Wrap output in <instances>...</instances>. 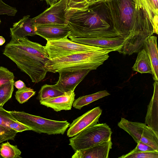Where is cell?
<instances>
[{"mask_svg":"<svg viewBox=\"0 0 158 158\" xmlns=\"http://www.w3.org/2000/svg\"><path fill=\"white\" fill-rule=\"evenodd\" d=\"M135 148L129 153L149 152L156 151L148 145L140 141L138 142Z\"/></svg>","mask_w":158,"mask_h":158,"instance_id":"30","label":"cell"},{"mask_svg":"<svg viewBox=\"0 0 158 158\" xmlns=\"http://www.w3.org/2000/svg\"><path fill=\"white\" fill-rule=\"evenodd\" d=\"M45 48L50 59L77 53L89 52L105 49L74 42L68 37L47 41Z\"/></svg>","mask_w":158,"mask_h":158,"instance_id":"6","label":"cell"},{"mask_svg":"<svg viewBox=\"0 0 158 158\" xmlns=\"http://www.w3.org/2000/svg\"><path fill=\"white\" fill-rule=\"evenodd\" d=\"M112 131L106 123H97L87 128L69 139L74 151L86 149L111 138Z\"/></svg>","mask_w":158,"mask_h":158,"instance_id":"5","label":"cell"},{"mask_svg":"<svg viewBox=\"0 0 158 158\" xmlns=\"http://www.w3.org/2000/svg\"><path fill=\"white\" fill-rule=\"evenodd\" d=\"M70 38H113L120 33L123 22L117 0H98L66 13Z\"/></svg>","mask_w":158,"mask_h":158,"instance_id":"1","label":"cell"},{"mask_svg":"<svg viewBox=\"0 0 158 158\" xmlns=\"http://www.w3.org/2000/svg\"><path fill=\"white\" fill-rule=\"evenodd\" d=\"M135 1L139 7L143 8L147 12L152 24H155L156 23V20L154 15L149 0H135Z\"/></svg>","mask_w":158,"mask_h":158,"instance_id":"27","label":"cell"},{"mask_svg":"<svg viewBox=\"0 0 158 158\" xmlns=\"http://www.w3.org/2000/svg\"><path fill=\"white\" fill-rule=\"evenodd\" d=\"M112 143L111 139L98 143L90 148L77 150L72 158H108Z\"/></svg>","mask_w":158,"mask_h":158,"instance_id":"13","label":"cell"},{"mask_svg":"<svg viewBox=\"0 0 158 158\" xmlns=\"http://www.w3.org/2000/svg\"><path fill=\"white\" fill-rule=\"evenodd\" d=\"M110 94L106 90H104L93 94L82 96L74 101L73 106L76 109L80 110L84 106Z\"/></svg>","mask_w":158,"mask_h":158,"instance_id":"20","label":"cell"},{"mask_svg":"<svg viewBox=\"0 0 158 158\" xmlns=\"http://www.w3.org/2000/svg\"><path fill=\"white\" fill-rule=\"evenodd\" d=\"M55 84L53 85L45 84L43 85L39 90L37 98L39 101L54 98L64 94Z\"/></svg>","mask_w":158,"mask_h":158,"instance_id":"21","label":"cell"},{"mask_svg":"<svg viewBox=\"0 0 158 158\" xmlns=\"http://www.w3.org/2000/svg\"><path fill=\"white\" fill-rule=\"evenodd\" d=\"M119 158H158V151L128 153L118 157Z\"/></svg>","mask_w":158,"mask_h":158,"instance_id":"25","label":"cell"},{"mask_svg":"<svg viewBox=\"0 0 158 158\" xmlns=\"http://www.w3.org/2000/svg\"><path fill=\"white\" fill-rule=\"evenodd\" d=\"M102 110L99 107L90 110L74 120L69 125L67 135L73 137L98 122Z\"/></svg>","mask_w":158,"mask_h":158,"instance_id":"9","label":"cell"},{"mask_svg":"<svg viewBox=\"0 0 158 158\" xmlns=\"http://www.w3.org/2000/svg\"><path fill=\"white\" fill-rule=\"evenodd\" d=\"M69 8V0H60L41 14L32 18L33 25H67L66 13Z\"/></svg>","mask_w":158,"mask_h":158,"instance_id":"8","label":"cell"},{"mask_svg":"<svg viewBox=\"0 0 158 158\" xmlns=\"http://www.w3.org/2000/svg\"><path fill=\"white\" fill-rule=\"evenodd\" d=\"M5 38L2 36H0V46L3 44L5 42Z\"/></svg>","mask_w":158,"mask_h":158,"instance_id":"34","label":"cell"},{"mask_svg":"<svg viewBox=\"0 0 158 158\" xmlns=\"http://www.w3.org/2000/svg\"><path fill=\"white\" fill-rule=\"evenodd\" d=\"M17 12L16 8L6 4L2 0H0V15H6L15 16Z\"/></svg>","mask_w":158,"mask_h":158,"instance_id":"29","label":"cell"},{"mask_svg":"<svg viewBox=\"0 0 158 158\" xmlns=\"http://www.w3.org/2000/svg\"><path fill=\"white\" fill-rule=\"evenodd\" d=\"M35 94V92L33 89L26 86L18 89L15 92V96L16 99L20 104H23L27 102Z\"/></svg>","mask_w":158,"mask_h":158,"instance_id":"24","label":"cell"},{"mask_svg":"<svg viewBox=\"0 0 158 158\" xmlns=\"http://www.w3.org/2000/svg\"><path fill=\"white\" fill-rule=\"evenodd\" d=\"M69 38L72 41L77 43L118 52L122 48L123 42V39L119 36L113 38Z\"/></svg>","mask_w":158,"mask_h":158,"instance_id":"11","label":"cell"},{"mask_svg":"<svg viewBox=\"0 0 158 158\" xmlns=\"http://www.w3.org/2000/svg\"><path fill=\"white\" fill-rule=\"evenodd\" d=\"M135 64L132 67L134 71L141 73H152L151 63L148 56L144 48L138 52Z\"/></svg>","mask_w":158,"mask_h":158,"instance_id":"19","label":"cell"},{"mask_svg":"<svg viewBox=\"0 0 158 158\" xmlns=\"http://www.w3.org/2000/svg\"><path fill=\"white\" fill-rule=\"evenodd\" d=\"M0 125L21 132L26 131H32L30 127L22 124L9 112L0 106Z\"/></svg>","mask_w":158,"mask_h":158,"instance_id":"18","label":"cell"},{"mask_svg":"<svg viewBox=\"0 0 158 158\" xmlns=\"http://www.w3.org/2000/svg\"><path fill=\"white\" fill-rule=\"evenodd\" d=\"M14 85L18 89H22L26 86L24 83L21 80L14 82Z\"/></svg>","mask_w":158,"mask_h":158,"instance_id":"32","label":"cell"},{"mask_svg":"<svg viewBox=\"0 0 158 158\" xmlns=\"http://www.w3.org/2000/svg\"><path fill=\"white\" fill-rule=\"evenodd\" d=\"M3 54L28 75L32 82L38 83L45 77L48 72L45 66L50 59L45 46L27 37L11 39Z\"/></svg>","mask_w":158,"mask_h":158,"instance_id":"2","label":"cell"},{"mask_svg":"<svg viewBox=\"0 0 158 158\" xmlns=\"http://www.w3.org/2000/svg\"><path fill=\"white\" fill-rule=\"evenodd\" d=\"M36 34L47 41L68 37L70 32L67 25L54 24L33 25Z\"/></svg>","mask_w":158,"mask_h":158,"instance_id":"12","label":"cell"},{"mask_svg":"<svg viewBox=\"0 0 158 158\" xmlns=\"http://www.w3.org/2000/svg\"><path fill=\"white\" fill-rule=\"evenodd\" d=\"M0 158H2V156H1V155L0 152Z\"/></svg>","mask_w":158,"mask_h":158,"instance_id":"36","label":"cell"},{"mask_svg":"<svg viewBox=\"0 0 158 158\" xmlns=\"http://www.w3.org/2000/svg\"><path fill=\"white\" fill-rule=\"evenodd\" d=\"M0 152L2 158H20L21 151L17 146L11 144L8 141L0 145Z\"/></svg>","mask_w":158,"mask_h":158,"instance_id":"22","label":"cell"},{"mask_svg":"<svg viewBox=\"0 0 158 158\" xmlns=\"http://www.w3.org/2000/svg\"><path fill=\"white\" fill-rule=\"evenodd\" d=\"M111 52L105 49L50 59L46 61L45 68L47 72L55 73L62 71L95 70L108 59L109 53Z\"/></svg>","mask_w":158,"mask_h":158,"instance_id":"3","label":"cell"},{"mask_svg":"<svg viewBox=\"0 0 158 158\" xmlns=\"http://www.w3.org/2000/svg\"><path fill=\"white\" fill-rule=\"evenodd\" d=\"M98 0H86V2L87 3L91 2H95Z\"/></svg>","mask_w":158,"mask_h":158,"instance_id":"35","label":"cell"},{"mask_svg":"<svg viewBox=\"0 0 158 158\" xmlns=\"http://www.w3.org/2000/svg\"><path fill=\"white\" fill-rule=\"evenodd\" d=\"M0 106H1V105H0Z\"/></svg>","mask_w":158,"mask_h":158,"instance_id":"38","label":"cell"},{"mask_svg":"<svg viewBox=\"0 0 158 158\" xmlns=\"http://www.w3.org/2000/svg\"><path fill=\"white\" fill-rule=\"evenodd\" d=\"M46 1L47 4L50 6L57 2L60 0H43Z\"/></svg>","mask_w":158,"mask_h":158,"instance_id":"33","label":"cell"},{"mask_svg":"<svg viewBox=\"0 0 158 158\" xmlns=\"http://www.w3.org/2000/svg\"><path fill=\"white\" fill-rule=\"evenodd\" d=\"M29 15L24 16L19 21L14 23L10 28L11 39L23 38L27 36H34L36 33Z\"/></svg>","mask_w":158,"mask_h":158,"instance_id":"16","label":"cell"},{"mask_svg":"<svg viewBox=\"0 0 158 158\" xmlns=\"http://www.w3.org/2000/svg\"><path fill=\"white\" fill-rule=\"evenodd\" d=\"M9 112L18 121L30 127L32 131L39 133L63 135L70 125L67 121L49 119L31 114L23 111Z\"/></svg>","mask_w":158,"mask_h":158,"instance_id":"4","label":"cell"},{"mask_svg":"<svg viewBox=\"0 0 158 158\" xmlns=\"http://www.w3.org/2000/svg\"><path fill=\"white\" fill-rule=\"evenodd\" d=\"M86 3V0H69V8H80Z\"/></svg>","mask_w":158,"mask_h":158,"instance_id":"31","label":"cell"},{"mask_svg":"<svg viewBox=\"0 0 158 158\" xmlns=\"http://www.w3.org/2000/svg\"><path fill=\"white\" fill-rule=\"evenodd\" d=\"M13 73L6 68L0 66V86L12 80H14Z\"/></svg>","mask_w":158,"mask_h":158,"instance_id":"28","label":"cell"},{"mask_svg":"<svg viewBox=\"0 0 158 158\" xmlns=\"http://www.w3.org/2000/svg\"><path fill=\"white\" fill-rule=\"evenodd\" d=\"M14 80H12L0 86V104L3 106L11 98L14 89Z\"/></svg>","mask_w":158,"mask_h":158,"instance_id":"23","label":"cell"},{"mask_svg":"<svg viewBox=\"0 0 158 158\" xmlns=\"http://www.w3.org/2000/svg\"><path fill=\"white\" fill-rule=\"evenodd\" d=\"M154 92L148 106L145 124L150 127L158 135V82L155 81Z\"/></svg>","mask_w":158,"mask_h":158,"instance_id":"15","label":"cell"},{"mask_svg":"<svg viewBox=\"0 0 158 158\" xmlns=\"http://www.w3.org/2000/svg\"><path fill=\"white\" fill-rule=\"evenodd\" d=\"M118 125L128 133L136 143L141 142L158 151V135L145 124L122 118Z\"/></svg>","mask_w":158,"mask_h":158,"instance_id":"7","label":"cell"},{"mask_svg":"<svg viewBox=\"0 0 158 158\" xmlns=\"http://www.w3.org/2000/svg\"><path fill=\"white\" fill-rule=\"evenodd\" d=\"M17 133L14 130L0 125V143L9 140H14Z\"/></svg>","mask_w":158,"mask_h":158,"instance_id":"26","label":"cell"},{"mask_svg":"<svg viewBox=\"0 0 158 158\" xmlns=\"http://www.w3.org/2000/svg\"><path fill=\"white\" fill-rule=\"evenodd\" d=\"M75 94L74 91L65 93L59 96L40 101V104L52 109L56 111L69 110L71 109L75 100Z\"/></svg>","mask_w":158,"mask_h":158,"instance_id":"14","label":"cell"},{"mask_svg":"<svg viewBox=\"0 0 158 158\" xmlns=\"http://www.w3.org/2000/svg\"><path fill=\"white\" fill-rule=\"evenodd\" d=\"M86 69L59 72V79L56 84L64 93L74 91L77 86L91 71Z\"/></svg>","mask_w":158,"mask_h":158,"instance_id":"10","label":"cell"},{"mask_svg":"<svg viewBox=\"0 0 158 158\" xmlns=\"http://www.w3.org/2000/svg\"><path fill=\"white\" fill-rule=\"evenodd\" d=\"M143 48L146 51L149 59L152 68V73L155 81H158V52L157 37L150 36L146 40Z\"/></svg>","mask_w":158,"mask_h":158,"instance_id":"17","label":"cell"},{"mask_svg":"<svg viewBox=\"0 0 158 158\" xmlns=\"http://www.w3.org/2000/svg\"><path fill=\"white\" fill-rule=\"evenodd\" d=\"M1 22V20H0V23Z\"/></svg>","mask_w":158,"mask_h":158,"instance_id":"37","label":"cell"}]
</instances>
